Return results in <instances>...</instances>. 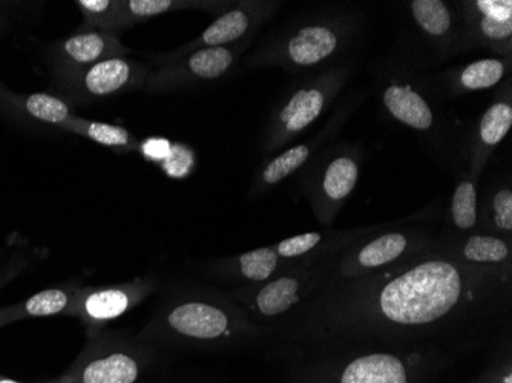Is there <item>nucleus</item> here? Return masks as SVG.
<instances>
[{"label":"nucleus","mask_w":512,"mask_h":383,"mask_svg":"<svg viewBox=\"0 0 512 383\" xmlns=\"http://www.w3.org/2000/svg\"><path fill=\"white\" fill-rule=\"evenodd\" d=\"M512 125V108L508 103H496L483 115L480 137L486 145H497L505 138Z\"/></svg>","instance_id":"nucleus-25"},{"label":"nucleus","mask_w":512,"mask_h":383,"mask_svg":"<svg viewBox=\"0 0 512 383\" xmlns=\"http://www.w3.org/2000/svg\"><path fill=\"white\" fill-rule=\"evenodd\" d=\"M405 247H407V239L401 233L384 235L364 247V250L359 253V262L364 267L384 266L387 262L401 256Z\"/></svg>","instance_id":"nucleus-22"},{"label":"nucleus","mask_w":512,"mask_h":383,"mask_svg":"<svg viewBox=\"0 0 512 383\" xmlns=\"http://www.w3.org/2000/svg\"><path fill=\"white\" fill-rule=\"evenodd\" d=\"M298 289L299 284L295 278L283 276L261 287L253 298V304L258 313L266 318L283 315L298 301Z\"/></svg>","instance_id":"nucleus-16"},{"label":"nucleus","mask_w":512,"mask_h":383,"mask_svg":"<svg viewBox=\"0 0 512 383\" xmlns=\"http://www.w3.org/2000/svg\"><path fill=\"white\" fill-rule=\"evenodd\" d=\"M505 383H512V376H511V374H508V376L505 377Z\"/></svg>","instance_id":"nucleus-35"},{"label":"nucleus","mask_w":512,"mask_h":383,"mask_svg":"<svg viewBox=\"0 0 512 383\" xmlns=\"http://www.w3.org/2000/svg\"><path fill=\"white\" fill-rule=\"evenodd\" d=\"M0 25H2V19H0Z\"/></svg>","instance_id":"nucleus-36"},{"label":"nucleus","mask_w":512,"mask_h":383,"mask_svg":"<svg viewBox=\"0 0 512 383\" xmlns=\"http://www.w3.org/2000/svg\"><path fill=\"white\" fill-rule=\"evenodd\" d=\"M384 103L394 118L411 128L425 131L433 125L430 106L421 95L407 86H390L385 91Z\"/></svg>","instance_id":"nucleus-13"},{"label":"nucleus","mask_w":512,"mask_h":383,"mask_svg":"<svg viewBox=\"0 0 512 383\" xmlns=\"http://www.w3.org/2000/svg\"><path fill=\"white\" fill-rule=\"evenodd\" d=\"M278 258L273 249L252 250L238 258V270L240 275L249 281H267L278 269Z\"/></svg>","instance_id":"nucleus-23"},{"label":"nucleus","mask_w":512,"mask_h":383,"mask_svg":"<svg viewBox=\"0 0 512 383\" xmlns=\"http://www.w3.org/2000/svg\"><path fill=\"white\" fill-rule=\"evenodd\" d=\"M505 74V65L500 60L483 59L471 63L462 74V85L467 89H486L499 83Z\"/></svg>","instance_id":"nucleus-26"},{"label":"nucleus","mask_w":512,"mask_h":383,"mask_svg":"<svg viewBox=\"0 0 512 383\" xmlns=\"http://www.w3.org/2000/svg\"><path fill=\"white\" fill-rule=\"evenodd\" d=\"M324 108V95L318 89H301L296 92L278 115L284 132H298L312 125Z\"/></svg>","instance_id":"nucleus-15"},{"label":"nucleus","mask_w":512,"mask_h":383,"mask_svg":"<svg viewBox=\"0 0 512 383\" xmlns=\"http://www.w3.org/2000/svg\"><path fill=\"white\" fill-rule=\"evenodd\" d=\"M342 383H407V376L398 357L370 354L345 368Z\"/></svg>","instance_id":"nucleus-11"},{"label":"nucleus","mask_w":512,"mask_h":383,"mask_svg":"<svg viewBox=\"0 0 512 383\" xmlns=\"http://www.w3.org/2000/svg\"><path fill=\"white\" fill-rule=\"evenodd\" d=\"M129 53L131 50L120 40L119 34L79 28L54 43L48 50V59L53 66V76H63L77 73L102 60L128 57Z\"/></svg>","instance_id":"nucleus-6"},{"label":"nucleus","mask_w":512,"mask_h":383,"mask_svg":"<svg viewBox=\"0 0 512 383\" xmlns=\"http://www.w3.org/2000/svg\"><path fill=\"white\" fill-rule=\"evenodd\" d=\"M508 252V246L502 239L491 236H473L465 246V256L476 262H500Z\"/></svg>","instance_id":"nucleus-28"},{"label":"nucleus","mask_w":512,"mask_h":383,"mask_svg":"<svg viewBox=\"0 0 512 383\" xmlns=\"http://www.w3.org/2000/svg\"><path fill=\"white\" fill-rule=\"evenodd\" d=\"M154 290L155 282L149 278H135L122 284L80 285L68 316L79 319L86 328V336H92L134 310Z\"/></svg>","instance_id":"nucleus-4"},{"label":"nucleus","mask_w":512,"mask_h":383,"mask_svg":"<svg viewBox=\"0 0 512 383\" xmlns=\"http://www.w3.org/2000/svg\"><path fill=\"white\" fill-rule=\"evenodd\" d=\"M0 111L30 118L34 122L56 126L59 129H62L76 115L73 105L59 95L45 94V92L16 94L10 89L5 95Z\"/></svg>","instance_id":"nucleus-9"},{"label":"nucleus","mask_w":512,"mask_h":383,"mask_svg":"<svg viewBox=\"0 0 512 383\" xmlns=\"http://www.w3.org/2000/svg\"><path fill=\"white\" fill-rule=\"evenodd\" d=\"M454 223L460 229H471L477 220L476 187L471 181H463L453 198Z\"/></svg>","instance_id":"nucleus-27"},{"label":"nucleus","mask_w":512,"mask_h":383,"mask_svg":"<svg viewBox=\"0 0 512 383\" xmlns=\"http://www.w3.org/2000/svg\"><path fill=\"white\" fill-rule=\"evenodd\" d=\"M181 5L172 0H120V27L122 31L129 30L137 23L177 10Z\"/></svg>","instance_id":"nucleus-19"},{"label":"nucleus","mask_w":512,"mask_h":383,"mask_svg":"<svg viewBox=\"0 0 512 383\" xmlns=\"http://www.w3.org/2000/svg\"><path fill=\"white\" fill-rule=\"evenodd\" d=\"M83 22L80 30L122 33L120 27V0H77Z\"/></svg>","instance_id":"nucleus-17"},{"label":"nucleus","mask_w":512,"mask_h":383,"mask_svg":"<svg viewBox=\"0 0 512 383\" xmlns=\"http://www.w3.org/2000/svg\"><path fill=\"white\" fill-rule=\"evenodd\" d=\"M494 212L496 223L500 229H512V192L509 189L500 190L494 198Z\"/></svg>","instance_id":"nucleus-30"},{"label":"nucleus","mask_w":512,"mask_h":383,"mask_svg":"<svg viewBox=\"0 0 512 383\" xmlns=\"http://www.w3.org/2000/svg\"><path fill=\"white\" fill-rule=\"evenodd\" d=\"M169 149H171V146H169L168 141L154 138V140L148 141V145H146V157L152 158V160H160V158L168 155Z\"/></svg>","instance_id":"nucleus-31"},{"label":"nucleus","mask_w":512,"mask_h":383,"mask_svg":"<svg viewBox=\"0 0 512 383\" xmlns=\"http://www.w3.org/2000/svg\"><path fill=\"white\" fill-rule=\"evenodd\" d=\"M321 241L319 233H306V235L293 236L286 239L283 243H279L276 247V255L283 258H295V256L304 255V253L312 250L316 244Z\"/></svg>","instance_id":"nucleus-29"},{"label":"nucleus","mask_w":512,"mask_h":383,"mask_svg":"<svg viewBox=\"0 0 512 383\" xmlns=\"http://www.w3.org/2000/svg\"><path fill=\"white\" fill-rule=\"evenodd\" d=\"M307 157H309V148L306 145L296 146V148L284 152L283 155H279L264 167L261 181L266 186L279 183V181L293 174L298 167H301Z\"/></svg>","instance_id":"nucleus-24"},{"label":"nucleus","mask_w":512,"mask_h":383,"mask_svg":"<svg viewBox=\"0 0 512 383\" xmlns=\"http://www.w3.org/2000/svg\"><path fill=\"white\" fill-rule=\"evenodd\" d=\"M234 319L229 311L211 302H178L163 310L138 334L140 342L158 338L160 334L169 333L178 338L197 342H212L226 338L234 330Z\"/></svg>","instance_id":"nucleus-5"},{"label":"nucleus","mask_w":512,"mask_h":383,"mask_svg":"<svg viewBox=\"0 0 512 383\" xmlns=\"http://www.w3.org/2000/svg\"><path fill=\"white\" fill-rule=\"evenodd\" d=\"M477 10L483 14L480 30L488 39L505 40L512 34L511 0H480Z\"/></svg>","instance_id":"nucleus-18"},{"label":"nucleus","mask_w":512,"mask_h":383,"mask_svg":"<svg viewBox=\"0 0 512 383\" xmlns=\"http://www.w3.org/2000/svg\"><path fill=\"white\" fill-rule=\"evenodd\" d=\"M149 351L143 342L120 333L88 336L68 371L46 383H137L145 373Z\"/></svg>","instance_id":"nucleus-2"},{"label":"nucleus","mask_w":512,"mask_h":383,"mask_svg":"<svg viewBox=\"0 0 512 383\" xmlns=\"http://www.w3.org/2000/svg\"><path fill=\"white\" fill-rule=\"evenodd\" d=\"M336 45L338 39L329 28H304L287 43V56L299 66L315 65L332 56Z\"/></svg>","instance_id":"nucleus-12"},{"label":"nucleus","mask_w":512,"mask_h":383,"mask_svg":"<svg viewBox=\"0 0 512 383\" xmlns=\"http://www.w3.org/2000/svg\"><path fill=\"white\" fill-rule=\"evenodd\" d=\"M148 77V68L142 63L114 57L53 79L59 97L71 105H88L143 89Z\"/></svg>","instance_id":"nucleus-3"},{"label":"nucleus","mask_w":512,"mask_h":383,"mask_svg":"<svg viewBox=\"0 0 512 383\" xmlns=\"http://www.w3.org/2000/svg\"><path fill=\"white\" fill-rule=\"evenodd\" d=\"M414 19L422 30L431 36H442L450 30L451 16L444 2L439 0H414L411 2Z\"/></svg>","instance_id":"nucleus-21"},{"label":"nucleus","mask_w":512,"mask_h":383,"mask_svg":"<svg viewBox=\"0 0 512 383\" xmlns=\"http://www.w3.org/2000/svg\"><path fill=\"white\" fill-rule=\"evenodd\" d=\"M11 276L14 275L10 272V270H0V287H2V285H4L5 282L11 278Z\"/></svg>","instance_id":"nucleus-32"},{"label":"nucleus","mask_w":512,"mask_h":383,"mask_svg":"<svg viewBox=\"0 0 512 383\" xmlns=\"http://www.w3.org/2000/svg\"><path fill=\"white\" fill-rule=\"evenodd\" d=\"M8 89L5 88L2 83H0V106H2V102H4L5 95H7Z\"/></svg>","instance_id":"nucleus-33"},{"label":"nucleus","mask_w":512,"mask_h":383,"mask_svg":"<svg viewBox=\"0 0 512 383\" xmlns=\"http://www.w3.org/2000/svg\"><path fill=\"white\" fill-rule=\"evenodd\" d=\"M0 383H22V382H17V380L8 379V377H5V376H0Z\"/></svg>","instance_id":"nucleus-34"},{"label":"nucleus","mask_w":512,"mask_h":383,"mask_svg":"<svg viewBox=\"0 0 512 383\" xmlns=\"http://www.w3.org/2000/svg\"><path fill=\"white\" fill-rule=\"evenodd\" d=\"M0 328H2V324H0Z\"/></svg>","instance_id":"nucleus-37"},{"label":"nucleus","mask_w":512,"mask_h":383,"mask_svg":"<svg viewBox=\"0 0 512 383\" xmlns=\"http://www.w3.org/2000/svg\"><path fill=\"white\" fill-rule=\"evenodd\" d=\"M235 62V51L229 46L194 51L177 66H165L149 74L145 89L149 92L171 88L186 79L215 80L223 77Z\"/></svg>","instance_id":"nucleus-7"},{"label":"nucleus","mask_w":512,"mask_h":383,"mask_svg":"<svg viewBox=\"0 0 512 383\" xmlns=\"http://www.w3.org/2000/svg\"><path fill=\"white\" fill-rule=\"evenodd\" d=\"M460 292L462 281L456 267L442 261L424 262L385 287L382 313L399 324H428L447 315Z\"/></svg>","instance_id":"nucleus-1"},{"label":"nucleus","mask_w":512,"mask_h":383,"mask_svg":"<svg viewBox=\"0 0 512 383\" xmlns=\"http://www.w3.org/2000/svg\"><path fill=\"white\" fill-rule=\"evenodd\" d=\"M255 13L247 8H234L221 14L211 27L207 28L200 39L194 43L197 50L203 48H217V46H227L230 43L238 42L243 39L253 25Z\"/></svg>","instance_id":"nucleus-14"},{"label":"nucleus","mask_w":512,"mask_h":383,"mask_svg":"<svg viewBox=\"0 0 512 383\" xmlns=\"http://www.w3.org/2000/svg\"><path fill=\"white\" fill-rule=\"evenodd\" d=\"M358 181V166L352 158H336L325 172L324 190L332 200H344Z\"/></svg>","instance_id":"nucleus-20"},{"label":"nucleus","mask_w":512,"mask_h":383,"mask_svg":"<svg viewBox=\"0 0 512 383\" xmlns=\"http://www.w3.org/2000/svg\"><path fill=\"white\" fill-rule=\"evenodd\" d=\"M79 287V282H68V284L42 290L25 301L2 307L0 308V324L5 327V325L23 321V319L68 316Z\"/></svg>","instance_id":"nucleus-8"},{"label":"nucleus","mask_w":512,"mask_h":383,"mask_svg":"<svg viewBox=\"0 0 512 383\" xmlns=\"http://www.w3.org/2000/svg\"><path fill=\"white\" fill-rule=\"evenodd\" d=\"M62 131L94 141L97 145L112 149L117 154H129V152L137 151L138 148L137 138L123 126L94 122V120H88L79 115H74L63 126Z\"/></svg>","instance_id":"nucleus-10"}]
</instances>
